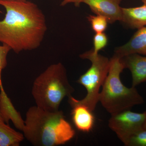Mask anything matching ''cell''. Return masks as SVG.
<instances>
[{"mask_svg": "<svg viewBox=\"0 0 146 146\" xmlns=\"http://www.w3.org/2000/svg\"><path fill=\"white\" fill-rule=\"evenodd\" d=\"M0 5L6 10L4 18L0 21V42L16 53L38 48L47 30L42 11L27 1L0 0Z\"/></svg>", "mask_w": 146, "mask_h": 146, "instance_id": "1", "label": "cell"}, {"mask_svg": "<svg viewBox=\"0 0 146 146\" xmlns=\"http://www.w3.org/2000/svg\"><path fill=\"white\" fill-rule=\"evenodd\" d=\"M23 131L24 137L35 146L64 145L76 134L62 111H46L36 106L27 111Z\"/></svg>", "mask_w": 146, "mask_h": 146, "instance_id": "2", "label": "cell"}, {"mask_svg": "<svg viewBox=\"0 0 146 146\" xmlns=\"http://www.w3.org/2000/svg\"><path fill=\"white\" fill-rule=\"evenodd\" d=\"M74 91L69 82L64 65L60 63L50 65L35 79L32 95L36 106L46 111L59 110L64 98Z\"/></svg>", "mask_w": 146, "mask_h": 146, "instance_id": "3", "label": "cell"}, {"mask_svg": "<svg viewBox=\"0 0 146 146\" xmlns=\"http://www.w3.org/2000/svg\"><path fill=\"white\" fill-rule=\"evenodd\" d=\"M124 69L120 58L113 55L110 59L109 72L99 96V102L110 115L144 103L143 98L136 87L128 88L121 81L120 75Z\"/></svg>", "mask_w": 146, "mask_h": 146, "instance_id": "4", "label": "cell"}, {"mask_svg": "<svg viewBox=\"0 0 146 146\" xmlns=\"http://www.w3.org/2000/svg\"><path fill=\"white\" fill-rule=\"evenodd\" d=\"M82 59L91 62V67L78 80V83L86 89L87 94L81 100L72 96L74 101L88 107L92 112L99 102L100 89L107 77L110 66V59L98 54H93L91 50L80 54Z\"/></svg>", "mask_w": 146, "mask_h": 146, "instance_id": "5", "label": "cell"}, {"mask_svg": "<svg viewBox=\"0 0 146 146\" xmlns=\"http://www.w3.org/2000/svg\"><path fill=\"white\" fill-rule=\"evenodd\" d=\"M145 118V112L138 113L128 110L111 115L108 126L123 143L133 133L143 128Z\"/></svg>", "mask_w": 146, "mask_h": 146, "instance_id": "6", "label": "cell"}, {"mask_svg": "<svg viewBox=\"0 0 146 146\" xmlns=\"http://www.w3.org/2000/svg\"><path fill=\"white\" fill-rule=\"evenodd\" d=\"M122 0H83L82 3L89 6L93 13L106 18L108 23L121 22L122 10L120 4Z\"/></svg>", "mask_w": 146, "mask_h": 146, "instance_id": "7", "label": "cell"}, {"mask_svg": "<svg viewBox=\"0 0 146 146\" xmlns=\"http://www.w3.org/2000/svg\"><path fill=\"white\" fill-rule=\"evenodd\" d=\"M125 69L130 70L132 76V86L136 87L146 82V56L132 54L120 58Z\"/></svg>", "mask_w": 146, "mask_h": 146, "instance_id": "8", "label": "cell"}, {"mask_svg": "<svg viewBox=\"0 0 146 146\" xmlns=\"http://www.w3.org/2000/svg\"><path fill=\"white\" fill-rule=\"evenodd\" d=\"M72 96L68 98V102L72 108L71 115L73 123L79 130L89 132L93 128L95 123L93 112L85 106L74 101Z\"/></svg>", "mask_w": 146, "mask_h": 146, "instance_id": "9", "label": "cell"}, {"mask_svg": "<svg viewBox=\"0 0 146 146\" xmlns=\"http://www.w3.org/2000/svg\"><path fill=\"white\" fill-rule=\"evenodd\" d=\"M132 54L146 56V27L138 29L125 44L117 47L114 55L121 58Z\"/></svg>", "mask_w": 146, "mask_h": 146, "instance_id": "10", "label": "cell"}, {"mask_svg": "<svg viewBox=\"0 0 146 146\" xmlns=\"http://www.w3.org/2000/svg\"><path fill=\"white\" fill-rule=\"evenodd\" d=\"M0 91V113L3 119L7 124L9 120H11L14 126L23 131L25 121L21 117L20 113L13 106L4 88H1Z\"/></svg>", "mask_w": 146, "mask_h": 146, "instance_id": "11", "label": "cell"}, {"mask_svg": "<svg viewBox=\"0 0 146 146\" xmlns=\"http://www.w3.org/2000/svg\"><path fill=\"white\" fill-rule=\"evenodd\" d=\"M121 22L126 27L139 29L146 26V4L138 7L122 8Z\"/></svg>", "mask_w": 146, "mask_h": 146, "instance_id": "12", "label": "cell"}, {"mask_svg": "<svg viewBox=\"0 0 146 146\" xmlns=\"http://www.w3.org/2000/svg\"><path fill=\"white\" fill-rule=\"evenodd\" d=\"M24 138L23 133L6 124L0 117V146H18Z\"/></svg>", "mask_w": 146, "mask_h": 146, "instance_id": "13", "label": "cell"}, {"mask_svg": "<svg viewBox=\"0 0 146 146\" xmlns=\"http://www.w3.org/2000/svg\"><path fill=\"white\" fill-rule=\"evenodd\" d=\"M91 24L93 31L96 33H104L108 25V21L106 18L100 15H89L87 17Z\"/></svg>", "mask_w": 146, "mask_h": 146, "instance_id": "14", "label": "cell"}, {"mask_svg": "<svg viewBox=\"0 0 146 146\" xmlns=\"http://www.w3.org/2000/svg\"><path fill=\"white\" fill-rule=\"evenodd\" d=\"M126 146H146V129H142L123 143Z\"/></svg>", "mask_w": 146, "mask_h": 146, "instance_id": "15", "label": "cell"}, {"mask_svg": "<svg viewBox=\"0 0 146 146\" xmlns=\"http://www.w3.org/2000/svg\"><path fill=\"white\" fill-rule=\"evenodd\" d=\"M94 48L91 50L93 54H97L101 50L104 48L107 45L108 39L104 33H96L94 35Z\"/></svg>", "mask_w": 146, "mask_h": 146, "instance_id": "16", "label": "cell"}, {"mask_svg": "<svg viewBox=\"0 0 146 146\" xmlns=\"http://www.w3.org/2000/svg\"><path fill=\"white\" fill-rule=\"evenodd\" d=\"M10 47L6 45L0 46V88L3 87L1 80L2 71L7 65V57L9 51L11 50Z\"/></svg>", "mask_w": 146, "mask_h": 146, "instance_id": "17", "label": "cell"}, {"mask_svg": "<svg viewBox=\"0 0 146 146\" xmlns=\"http://www.w3.org/2000/svg\"><path fill=\"white\" fill-rule=\"evenodd\" d=\"M83 0H63L61 2V6H64L68 4L73 3L76 7H79L80 5V3H82Z\"/></svg>", "mask_w": 146, "mask_h": 146, "instance_id": "18", "label": "cell"}, {"mask_svg": "<svg viewBox=\"0 0 146 146\" xmlns=\"http://www.w3.org/2000/svg\"><path fill=\"white\" fill-rule=\"evenodd\" d=\"M145 122H144L143 128L146 129V110L145 111Z\"/></svg>", "mask_w": 146, "mask_h": 146, "instance_id": "19", "label": "cell"}, {"mask_svg": "<svg viewBox=\"0 0 146 146\" xmlns=\"http://www.w3.org/2000/svg\"><path fill=\"white\" fill-rule=\"evenodd\" d=\"M3 1H27V0H3Z\"/></svg>", "mask_w": 146, "mask_h": 146, "instance_id": "20", "label": "cell"}, {"mask_svg": "<svg viewBox=\"0 0 146 146\" xmlns=\"http://www.w3.org/2000/svg\"><path fill=\"white\" fill-rule=\"evenodd\" d=\"M141 1H142V2L144 3V4H146V0H141Z\"/></svg>", "mask_w": 146, "mask_h": 146, "instance_id": "21", "label": "cell"}, {"mask_svg": "<svg viewBox=\"0 0 146 146\" xmlns=\"http://www.w3.org/2000/svg\"><path fill=\"white\" fill-rule=\"evenodd\" d=\"M0 117H2L1 115V113H0Z\"/></svg>", "mask_w": 146, "mask_h": 146, "instance_id": "22", "label": "cell"}]
</instances>
